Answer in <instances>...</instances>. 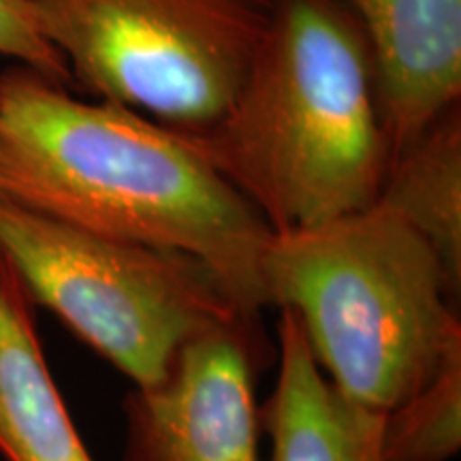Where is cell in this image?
I'll return each instance as SVG.
<instances>
[{"mask_svg":"<svg viewBox=\"0 0 461 461\" xmlns=\"http://www.w3.org/2000/svg\"><path fill=\"white\" fill-rule=\"evenodd\" d=\"M0 197L88 230L197 258L252 316L272 238L182 132L109 101H79L26 67L0 75Z\"/></svg>","mask_w":461,"mask_h":461,"instance_id":"cell-1","label":"cell"},{"mask_svg":"<svg viewBox=\"0 0 461 461\" xmlns=\"http://www.w3.org/2000/svg\"><path fill=\"white\" fill-rule=\"evenodd\" d=\"M186 137L272 233L374 205L393 157L370 50L338 0H272L235 99Z\"/></svg>","mask_w":461,"mask_h":461,"instance_id":"cell-2","label":"cell"},{"mask_svg":"<svg viewBox=\"0 0 461 461\" xmlns=\"http://www.w3.org/2000/svg\"><path fill=\"white\" fill-rule=\"evenodd\" d=\"M265 308L295 316L310 355L346 400L387 414L461 357V291L389 205L272 233Z\"/></svg>","mask_w":461,"mask_h":461,"instance_id":"cell-3","label":"cell"},{"mask_svg":"<svg viewBox=\"0 0 461 461\" xmlns=\"http://www.w3.org/2000/svg\"><path fill=\"white\" fill-rule=\"evenodd\" d=\"M0 250L43 305L135 387L184 346L230 325L261 327L197 258L68 227L0 197Z\"/></svg>","mask_w":461,"mask_h":461,"instance_id":"cell-4","label":"cell"},{"mask_svg":"<svg viewBox=\"0 0 461 461\" xmlns=\"http://www.w3.org/2000/svg\"><path fill=\"white\" fill-rule=\"evenodd\" d=\"M71 82L184 135L227 112L272 0H31Z\"/></svg>","mask_w":461,"mask_h":461,"instance_id":"cell-5","label":"cell"},{"mask_svg":"<svg viewBox=\"0 0 461 461\" xmlns=\"http://www.w3.org/2000/svg\"><path fill=\"white\" fill-rule=\"evenodd\" d=\"M272 359L261 327L194 338L163 380L126 395L124 461H261L255 383Z\"/></svg>","mask_w":461,"mask_h":461,"instance_id":"cell-6","label":"cell"},{"mask_svg":"<svg viewBox=\"0 0 461 461\" xmlns=\"http://www.w3.org/2000/svg\"><path fill=\"white\" fill-rule=\"evenodd\" d=\"M370 50L391 154L461 101V0H338ZM391 157V158H393Z\"/></svg>","mask_w":461,"mask_h":461,"instance_id":"cell-7","label":"cell"},{"mask_svg":"<svg viewBox=\"0 0 461 461\" xmlns=\"http://www.w3.org/2000/svg\"><path fill=\"white\" fill-rule=\"evenodd\" d=\"M261 429L269 461H383V414L333 387L286 310H280L278 378L261 406Z\"/></svg>","mask_w":461,"mask_h":461,"instance_id":"cell-8","label":"cell"},{"mask_svg":"<svg viewBox=\"0 0 461 461\" xmlns=\"http://www.w3.org/2000/svg\"><path fill=\"white\" fill-rule=\"evenodd\" d=\"M0 455L5 461H95L51 378L32 299L3 250Z\"/></svg>","mask_w":461,"mask_h":461,"instance_id":"cell-9","label":"cell"},{"mask_svg":"<svg viewBox=\"0 0 461 461\" xmlns=\"http://www.w3.org/2000/svg\"><path fill=\"white\" fill-rule=\"evenodd\" d=\"M378 201L428 241L448 280L461 291L459 105L448 109L391 158Z\"/></svg>","mask_w":461,"mask_h":461,"instance_id":"cell-10","label":"cell"},{"mask_svg":"<svg viewBox=\"0 0 461 461\" xmlns=\"http://www.w3.org/2000/svg\"><path fill=\"white\" fill-rule=\"evenodd\" d=\"M461 448V357L383 414V461H451Z\"/></svg>","mask_w":461,"mask_h":461,"instance_id":"cell-11","label":"cell"},{"mask_svg":"<svg viewBox=\"0 0 461 461\" xmlns=\"http://www.w3.org/2000/svg\"><path fill=\"white\" fill-rule=\"evenodd\" d=\"M0 56L31 68L50 82H71L68 67L39 26L31 0H0Z\"/></svg>","mask_w":461,"mask_h":461,"instance_id":"cell-12","label":"cell"}]
</instances>
